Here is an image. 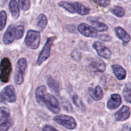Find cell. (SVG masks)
Segmentation results:
<instances>
[{"label": "cell", "mask_w": 131, "mask_h": 131, "mask_svg": "<svg viewBox=\"0 0 131 131\" xmlns=\"http://www.w3.org/2000/svg\"><path fill=\"white\" fill-rule=\"evenodd\" d=\"M122 97L118 93H114L111 95L110 100L107 103V107L110 110H113L118 107L121 105Z\"/></svg>", "instance_id": "cell-13"}, {"label": "cell", "mask_w": 131, "mask_h": 131, "mask_svg": "<svg viewBox=\"0 0 131 131\" xmlns=\"http://www.w3.org/2000/svg\"><path fill=\"white\" fill-rule=\"evenodd\" d=\"M93 47L97 51L99 56L105 59H110L111 58L112 54L111 50L108 47L105 46L102 42L96 41L93 43Z\"/></svg>", "instance_id": "cell-11"}, {"label": "cell", "mask_w": 131, "mask_h": 131, "mask_svg": "<svg viewBox=\"0 0 131 131\" xmlns=\"http://www.w3.org/2000/svg\"><path fill=\"white\" fill-rule=\"evenodd\" d=\"M93 28L95 29L97 31L100 32H104L107 30L108 27L104 23H102V22L98 21V20H92L91 21Z\"/></svg>", "instance_id": "cell-24"}, {"label": "cell", "mask_w": 131, "mask_h": 131, "mask_svg": "<svg viewBox=\"0 0 131 131\" xmlns=\"http://www.w3.org/2000/svg\"><path fill=\"white\" fill-rule=\"evenodd\" d=\"M115 33L119 38L123 42V44L125 46L130 41V37L126 32V31L122 27L117 26L115 28Z\"/></svg>", "instance_id": "cell-14"}, {"label": "cell", "mask_w": 131, "mask_h": 131, "mask_svg": "<svg viewBox=\"0 0 131 131\" xmlns=\"http://www.w3.org/2000/svg\"><path fill=\"white\" fill-rule=\"evenodd\" d=\"M122 95L125 101L131 104V82L125 84L123 90Z\"/></svg>", "instance_id": "cell-23"}, {"label": "cell", "mask_w": 131, "mask_h": 131, "mask_svg": "<svg viewBox=\"0 0 131 131\" xmlns=\"http://www.w3.org/2000/svg\"><path fill=\"white\" fill-rule=\"evenodd\" d=\"M72 101L74 102V104H75V106L79 109V110H81V111H84L86 110V107L84 104L83 103V102L82 101V100L81 99L80 97L78 95H74L72 97Z\"/></svg>", "instance_id": "cell-25"}, {"label": "cell", "mask_w": 131, "mask_h": 131, "mask_svg": "<svg viewBox=\"0 0 131 131\" xmlns=\"http://www.w3.org/2000/svg\"><path fill=\"white\" fill-rule=\"evenodd\" d=\"M53 120L58 124L69 130H74L77 127V122L75 119L69 115H58L54 116Z\"/></svg>", "instance_id": "cell-5"}, {"label": "cell", "mask_w": 131, "mask_h": 131, "mask_svg": "<svg viewBox=\"0 0 131 131\" xmlns=\"http://www.w3.org/2000/svg\"><path fill=\"white\" fill-rule=\"evenodd\" d=\"M28 67L27 60L24 58H21L17 63V71L14 78L15 84L20 85L24 82V74Z\"/></svg>", "instance_id": "cell-7"}, {"label": "cell", "mask_w": 131, "mask_h": 131, "mask_svg": "<svg viewBox=\"0 0 131 131\" xmlns=\"http://www.w3.org/2000/svg\"><path fill=\"white\" fill-rule=\"evenodd\" d=\"M130 131H131V127H130Z\"/></svg>", "instance_id": "cell-35"}, {"label": "cell", "mask_w": 131, "mask_h": 131, "mask_svg": "<svg viewBox=\"0 0 131 131\" xmlns=\"http://www.w3.org/2000/svg\"><path fill=\"white\" fill-rule=\"evenodd\" d=\"M130 116V109L127 106H123L120 110L115 114V120L117 122H124L128 120Z\"/></svg>", "instance_id": "cell-12"}, {"label": "cell", "mask_w": 131, "mask_h": 131, "mask_svg": "<svg viewBox=\"0 0 131 131\" xmlns=\"http://www.w3.org/2000/svg\"><path fill=\"white\" fill-rule=\"evenodd\" d=\"M47 23H48V20H47V17L43 14H40L37 19V27L38 30L40 31H43L47 26Z\"/></svg>", "instance_id": "cell-21"}, {"label": "cell", "mask_w": 131, "mask_h": 131, "mask_svg": "<svg viewBox=\"0 0 131 131\" xmlns=\"http://www.w3.org/2000/svg\"><path fill=\"white\" fill-rule=\"evenodd\" d=\"M42 131H59L58 130L52 127V125H46L42 128Z\"/></svg>", "instance_id": "cell-32"}, {"label": "cell", "mask_w": 131, "mask_h": 131, "mask_svg": "<svg viewBox=\"0 0 131 131\" xmlns=\"http://www.w3.org/2000/svg\"><path fill=\"white\" fill-rule=\"evenodd\" d=\"M8 7L12 17L14 19H17L19 17V14H20L19 3L15 0H12L9 2Z\"/></svg>", "instance_id": "cell-18"}, {"label": "cell", "mask_w": 131, "mask_h": 131, "mask_svg": "<svg viewBox=\"0 0 131 131\" xmlns=\"http://www.w3.org/2000/svg\"><path fill=\"white\" fill-rule=\"evenodd\" d=\"M26 45L28 48L31 49H37L39 47L40 43V34L38 31L30 29L28 30L26 33L25 40Z\"/></svg>", "instance_id": "cell-3"}, {"label": "cell", "mask_w": 131, "mask_h": 131, "mask_svg": "<svg viewBox=\"0 0 131 131\" xmlns=\"http://www.w3.org/2000/svg\"><path fill=\"white\" fill-rule=\"evenodd\" d=\"M44 104L54 114H58L60 111V106L57 99L50 93H46L44 97Z\"/></svg>", "instance_id": "cell-9"}, {"label": "cell", "mask_w": 131, "mask_h": 131, "mask_svg": "<svg viewBox=\"0 0 131 131\" xmlns=\"http://www.w3.org/2000/svg\"><path fill=\"white\" fill-rule=\"evenodd\" d=\"M61 104H62L63 107V109L65 111H68V112L69 113H72L73 111H74L72 106V105L70 104V102H69L67 99H63L62 101H61Z\"/></svg>", "instance_id": "cell-29"}, {"label": "cell", "mask_w": 131, "mask_h": 131, "mask_svg": "<svg viewBox=\"0 0 131 131\" xmlns=\"http://www.w3.org/2000/svg\"><path fill=\"white\" fill-rule=\"evenodd\" d=\"M15 88L13 85H8L0 92V102L14 103L16 101Z\"/></svg>", "instance_id": "cell-8"}, {"label": "cell", "mask_w": 131, "mask_h": 131, "mask_svg": "<svg viewBox=\"0 0 131 131\" xmlns=\"http://www.w3.org/2000/svg\"><path fill=\"white\" fill-rule=\"evenodd\" d=\"M111 67H112L114 74L118 80H124L126 78L127 72L121 65L115 64V65H113Z\"/></svg>", "instance_id": "cell-16"}, {"label": "cell", "mask_w": 131, "mask_h": 131, "mask_svg": "<svg viewBox=\"0 0 131 131\" xmlns=\"http://www.w3.org/2000/svg\"><path fill=\"white\" fill-rule=\"evenodd\" d=\"M46 91V87L45 86L42 85L38 86V88L36 89L35 91V96L36 99H37V102L40 104V105L44 104V97H45V93Z\"/></svg>", "instance_id": "cell-20"}, {"label": "cell", "mask_w": 131, "mask_h": 131, "mask_svg": "<svg viewBox=\"0 0 131 131\" xmlns=\"http://www.w3.org/2000/svg\"><path fill=\"white\" fill-rule=\"evenodd\" d=\"M12 122L10 116V110L5 107H0V124Z\"/></svg>", "instance_id": "cell-19"}, {"label": "cell", "mask_w": 131, "mask_h": 131, "mask_svg": "<svg viewBox=\"0 0 131 131\" xmlns=\"http://www.w3.org/2000/svg\"><path fill=\"white\" fill-rule=\"evenodd\" d=\"M12 72V66L10 60L8 58H4L0 63V80L6 83L10 80V77Z\"/></svg>", "instance_id": "cell-4"}, {"label": "cell", "mask_w": 131, "mask_h": 131, "mask_svg": "<svg viewBox=\"0 0 131 131\" xmlns=\"http://www.w3.org/2000/svg\"><path fill=\"white\" fill-rule=\"evenodd\" d=\"M73 52H74L75 54V55L71 54V56L72 58V59L74 60H78V61H79V60L81 59V56L80 52H79L78 50H74Z\"/></svg>", "instance_id": "cell-34"}, {"label": "cell", "mask_w": 131, "mask_h": 131, "mask_svg": "<svg viewBox=\"0 0 131 131\" xmlns=\"http://www.w3.org/2000/svg\"><path fill=\"white\" fill-rule=\"evenodd\" d=\"M88 92H89V94L90 95L94 101H98L103 98V90H102V88L99 85H97L94 89L92 88H88Z\"/></svg>", "instance_id": "cell-15"}, {"label": "cell", "mask_w": 131, "mask_h": 131, "mask_svg": "<svg viewBox=\"0 0 131 131\" xmlns=\"http://www.w3.org/2000/svg\"><path fill=\"white\" fill-rule=\"evenodd\" d=\"M60 7L65 9L72 14H78L81 15H88L90 12V8L84 6L79 2H69V1H60L58 3Z\"/></svg>", "instance_id": "cell-2"}, {"label": "cell", "mask_w": 131, "mask_h": 131, "mask_svg": "<svg viewBox=\"0 0 131 131\" xmlns=\"http://www.w3.org/2000/svg\"><path fill=\"white\" fill-rule=\"evenodd\" d=\"M110 10L113 15L118 17H122L125 15V10L124 8L120 6H118V5L113 6Z\"/></svg>", "instance_id": "cell-26"}, {"label": "cell", "mask_w": 131, "mask_h": 131, "mask_svg": "<svg viewBox=\"0 0 131 131\" xmlns=\"http://www.w3.org/2000/svg\"><path fill=\"white\" fill-rule=\"evenodd\" d=\"M94 3L97 4L99 6H102V7H106L108 6L110 3V1H107V0H100V1H94Z\"/></svg>", "instance_id": "cell-31"}, {"label": "cell", "mask_w": 131, "mask_h": 131, "mask_svg": "<svg viewBox=\"0 0 131 131\" xmlns=\"http://www.w3.org/2000/svg\"><path fill=\"white\" fill-rule=\"evenodd\" d=\"M99 38L104 42H110L111 40V37L109 35H101Z\"/></svg>", "instance_id": "cell-33"}, {"label": "cell", "mask_w": 131, "mask_h": 131, "mask_svg": "<svg viewBox=\"0 0 131 131\" xmlns=\"http://www.w3.org/2000/svg\"><path fill=\"white\" fill-rule=\"evenodd\" d=\"M24 28L23 25H10L7 28L3 37V41L6 45H10L14 40L20 39L23 37Z\"/></svg>", "instance_id": "cell-1"}, {"label": "cell", "mask_w": 131, "mask_h": 131, "mask_svg": "<svg viewBox=\"0 0 131 131\" xmlns=\"http://www.w3.org/2000/svg\"><path fill=\"white\" fill-rule=\"evenodd\" d=\"M12 122L0 124V131H8L10 129V128L12 126Z\"/></svg>", "instance_id": "cell-30"}, {"label": "cell", "mask_w": 131, "mask_h": 131, "mask_svg": "<svg viewBox=\"0 0 131 131\" xmlns=\"http://www.w3.org/2000/svg\"><path fill=\"white\" fill-rule=\"evenodd\" d=\"M55 39H56L55 37H51L47 38V42L45 43L44 46L42 48L40 53L39 54L38 59H37V65H42L44 61H46L49 58L50 56V53H51V47H52V46Z\"/></svg>", "instance_id": "cell-6"}, {"label": "cell", "mask_w": 131, "mask_h": 131, "mask_svg": "<svg viewBox=\"0 0 131 131\" xmlns=\"http://www.w3.org/2000/svg\"><path fill=\"white\" fill-rule=\"evenodd\" d=\"M78 31L85 37L89 38H97L99 36L97 31L86 23H81L78 27Z\"/></svg>", "instance_id": "cell-10"}, {"label": "cell", "mask_w": 131, "mask_h": 131, "mask_svg": "<svg viewBox=\"0 0 131 131\" xmlns=\"http://www.w3.org/2000/svg\"><path fill=\"white\" fill-rule=\"evenodd\" d=\"M90 66L93 70L98 72L103 73L106 70V65L104 61L101 59H96L91 62Z\"/></svg>", "instance_id": "cell-17"}, {"label": "cell", "mask_w": 131, "mask_h": 131, "mask_svg": "<svg viewBox=\"0 0 131 131\" xmlns=\"http://www.w3.org/2000/svg\"><path fill=\"white\" fill-rule=\"evenodd\" d=\"M47 83L48 86L49 87L50 90L53 92L54 94L58 95L60 92V87L57 82L53 79L51 76H49L47 79Z\"/></svg>", "instance_id": "cell-22"}, {"label": "cell", "mask_w": 131, "mask_h": 131, "mask_svg": "<svg viewBox=\"0 0 131 131\" xmlns=\"http://www.w3.org/2000/svg\"><path fill=\"white\" fill-rule=\"evenodd\" d=\"M7 20V14L5 10L0 12V31H2L5 28Z\"/></svg>", "instance_id": "cell-27"}, {"label": "cell", "mask_w": 131, "mask_h": 131, "mask_svg": "<svg viewBox=\"0 0 131 131\" xmlns=\"http://www.w3.org/2000/svg\"><path fill=\"white\" fill-rule=\"evenodd\" d=\"M130 60H131V58H130Z\"/></svg>", "instance_id": "cell-36"}, {"label": "cell", "mask_w": 131, "mask_h": 131, "mask_svg": "<svg viewBox=\"0 0 131 131\" xmlns=\"http://www.w3.org/2000/svg\"><path fill=\"white\" fill-rule=\"evenodd\" d=\"M18 3L19 7L24 11L28 10L31 6V3L29 0H19Z\"/></svg>", "instance_id": "cell-28"}]
</instances>
